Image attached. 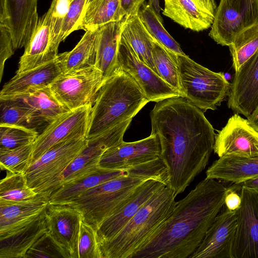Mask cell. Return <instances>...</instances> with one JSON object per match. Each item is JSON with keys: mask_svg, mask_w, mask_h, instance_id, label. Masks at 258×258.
<instances>
[{"mask_svg": "<svg viewBox=\"0 0 258 258\" xmlns=\"http://www.w3.org/2000/svg\"><path fill=\"white\" fill-rule=\"evenodd\" d=\"M206 178L239 184L258 177V155L226 156L215 161Z\"/></svg>", "mask_w": 258, "mask_h": 258, "instance_id": "cell-23", "label": "cell"}, {"mask_svg": "<svg viewBox=\"0 0 258 258\" xmlns=\"http://www.w3.org/2000/svg\"><path fill=\"white\" fill-rule=\"evenodd\" d=\"M213 151L219 157L258 155V131L235 113L215 135Z\"/></svg>", "mask_w": 258, "mask_h": 258, "instance_id": "cell-13", "label": "cell"}, {"mask_svg": "<svg viewBox=\"0 0 258 258\" xmlns=\"http://www.w3.org/2000/svg\"><path fill=\"white\" fill-rule=\"evenodd\" d=\"M96 35V30L85 31L72 50L58 54L62 73L95 66Z\"/></svg>", "mask_w": 258, "mask_h": 258, "instance_id": "cell-29", "label": "cell"}, {"mask_svg": "<svg viewBox=\"0 0 258 258\" xmlns=\"http://www.w3.org/2000/svg\"><path fill=\"white\" fill-rule=\"evenodd\" d=\"M8 97L22 100L36 112L42 123L49 124L69 111L56 99L50 86Z\"/></svg>", "mask_w": 258, "mask_h": 258, "instance_id": "cell-30", "label": "cell"}, {"mask_svg": "<svg viewBox=\"0 0 258 258\" xmlns=\"http://www.w3.org/2000/svg\"><path fill=\"white\" fill-rule=\"evenodd\" d=\"M228 47L236 72L258 51V23L237 34Z\"/></svg>", "mask_w": 258, "mask_h": 258, "instance_id": "cell-34", "label": "cell"}, {"mask_svg": "<svg viewBox=\"0 0 258 258\" xmlns=\"http://www.w3.org/2000/svg\"><path fill=\"white\" fill-rule=\"evenodd\" d=\"M240 186H245L253 190L258 195V177L238 184Z\"/></svg>", "mask_w": 258, "mask_h": 258, "instance_id": "cell-48", "label": "cell"}, {"mask_svg": "<svg viewBox=\"0 0 258 258\" xmlns=\"http://www.w3.org/2000/svg\"><path fill=\"white\" fill-rule=\"evenodd\" d=\"M228 190L216 179L201 181L132 258H189L221 212Z\"/></svg>", "mask_w": 258, "mask_h": 258, "instance_id": "cell-2", "label": "cell"}, {"mask_svg": "<svg viewBox=\"0 0 258 258\" xmlns=\"http://www.w3.org/2000/svg\"><path fill=\"white\" fill-rule=\"evenodd\" d=\"M87 144L86 136H77L51 148L32 163L25 172L28 186L37 194L45 192Z\"/></svg>", "mask_w": 258, "mask_h": 258, "instance_id": "cell-7", "label": "cell"}, {"mask_svg": "<svg viewBox=\"0 0 258 258\" xmlns=\"http://www.w3.org/2000/svg\"><path fill=\"white\" fill-rule=\"evenodd\" d=\"M33 143L14 148L0 147L2 170L13 173H25L31 162Z\"/></svg>", "mask_w": 258, "mask_h": 258, "instance_id": "cell-36", "label": "cell"}, {"mask_svg": "<svg viewBox=\"0 0 258 258\" xmlns=\"http://www.w3.org/2000/svg\"><path fill=\"white\" fill-rule=\"evenodd\" d=\"M240 187L233 258H258V195L250 188Z\"/></svg>", "mask_w": 258, "mask_h": 258, "instance_id": "cell-12", "label": "cell"}, {"mask_svg": "<svg viewBox=\"0 0 258 258\" xmlns=\"http://www.w3.org/2000/svg\"><path fill=\"white\" fill-rule=\"evenodd\" d=\"M12 39L9 30L0 24V80L2 79L6 61L14 53Z\"/></svg>", "mask_w": 258, "mask_h": 258, "instance_id": "cell-43", "label": "cell"}, {"mask_svg": "<svg viewBox=\"0 0 258 258\" xmlns=\"http://www.w3.org/2000/svg\"><path fill=\"white\" fill-rule=\"evenodd\" d=\"M138 14L155 42L170 52L185 55L179 44L164 27L162 18L157 14L148 3L145 2L141 6Z\"/></svg>", "mask_w": 258, "mask_h": 258, "instance_id": "cell-32", "label": "cell"}, {"mask_svg": "<svg viewBox=\"0 0 258 258\" xmlns=\"http://www.w3.org/2000/svg\"><path fill=\"white\" fill-rule=\"evenodd\" d=\"M58 54L50 43V12L39 17L35 29L20 57L16 74H20L55 59Z\"/></svg>", "mask_w": 258, "mask_h": 258, "instance_id": "cell-21", "label": "cell"}, {"mask_svg": "<svg viewBox=\"0 0 258 258\" xmlns=\"http://www.w3.org/2000/svg\"><path fill=\"white\" fill-rule=\"evenodd\" d=\"M176 196L167 185L156 192L115 236L100 243L103 258H132L171 215Z\"/></svg>", "mask_w": 258, "mask_h": 258, "instance_id": "cell-5", "label": "cell"}, {"mask_svg": "<svg viewBox=\"0 0 258 258\" xmlns=\"http://www.w3.org/2000/svg\"><path fill=\"white\" fill-rule=\"evenodd\" d=\"M257 23L258 0H220L209 35L229 46L237 34Z\"/></svg>", "mask_w": 258, "mask_h": 258, "instance_id": "cell-9", "label": "cell"}, {"mask_svg": "<svg viewBox=\"0 0 258 258\" xmlns=\"http://www.w3.org/2000/svg\"><path fill=\"white\" fill-rule=\"evenodd\" d=\"M149 101L136 82L119 69L102 83L92 105L86 138L133 118Z\"/></svg>", "mask_w": 258, "mask_h": 258, "instance_id": "cell-4", "label": "cell"}, {"mask_svg": "<svg viewBox=\"0 0 258 258\" xmlns=\"http://www.w3.org/2000/svg\"><path fill=\"white\" fill-rule=\"evenodd\" d=\"M161 149L157 135L133 142H122L105 151L99 167L115 170L130 168L160 158Z\"/></svg>", "mask_w": 258, "mask_h": 258, "instance_id": "cell-15", "label": "cell"}, {"mask_svg": "<svg viewBox=\"0 0 258 258\" xmlns=\"http://www.w3.org/2000/svg\"><path fill=\"white\" fill-rule=\"evenodd\" d=\"M117 69L128 74L136 82L149 102H157L168 98L180 96L174 89L139 59L131 46L120 36Z\"/></svg>", "mask_w": 258, "mask_h": 258, "instance_id": "cell-10", "label": "cell"}, {"mask_svg": "<svg viewBox=\"0 0 258 258\" xmlns=\"http://www.w3.org/2000/svg\"><path fill=\"white\" fill-rule=\"evenodd\" d=\"M236 211L226 209L217 216L202 241L189 258H233Z\"/></svg>", "mask_w": 258, "mask_h": 258, "instance_id": "cell-17", "label": "cell"}, {"mask_svg": "<svg viewBox=\"0 0 258 258\" xmlns=\"http://www.w3.org/2000/svg\"><path fill=\"white\" fill-rule=\"evenodd\" d=\"M249 123L258 131V104L252 112L247 117Z\"/></svg>", "mask_w": 258, "mask_h": 258, "instance_id": "cell-47", "label": "cell"}, {"mask_svg": "<svg viewBox=\"0 0 258 258\" xmlns=\"http://www.w3.org/2000/svg\"><path fill=\"white\" fill-rule=\"evenodd\" d=\"M38 135L34 128L21 125L0 124L1 147L14 148L32 144Z\"/></svg>", "mask_w": 258, "mask_h": 258, "instance_id": "cell-38", "label": "cell"}, {"mask_svg": "<svg viewBox=\"0 0 258 258\" xmlns=\"http://www.w3.org/2000/svg\"><path fill=\"white\" fill-rule=\"evenodd\" d=\"M172 54L178 69L180 97L203 112L217 109L228 96L231 87L223 73L213 72L186 54Z\"/></svg>", "mask_w": 258, "mask_h": 258, "instance_id": "cell-6", "label": "cell"}, {"mask_svg": "<svg viewBox=\"0 0 258 258\" xmlns=\"http://www.w3.org/2000/svg\"><path fill=\"white\" fill-rule=\"evenodd\" d=\"M87 0H73L66 15L60 33L61 42L72 32L79 30L84 14Z\"/></svg>", "mask_w": 258, "mask_h": 258, "instance_id": "cell-42", "label": "cell"}, {"mask_svg": "<svg viewBox=\"0 0 258 258\" xmlns=\"http://www.w3.org/2000/svg\"><path fill=\"white\" fill-rule=\"evenodd\" d=\"M77 258H103L97 230L82 220Z\"/></svg>", "mask_w": 258, "mask_h": 258, "instance_id": "cell-39", "label": "cell"}, {"mask_svg": "<svg viewBox=\"0 0 258 258\" xmlns=\"http://www.w3.org/2000/svg\"><path fill=\"white\" fill-rule=\"evenodd\" d=\"M62 73L57 56L53 60L16 74L3 86L0 98L18 95L49 86Z\"/></svg>", "mask_w": 258, "mask_h": 258, "instance_id": "cell-22", "label": "cell"}, {"mask_svg": "<svg viewBox=\"0 0 258 258\" xmlns=\"http://www.w3.org/2000/svg\"><path fill=\"white\" fill-rule=\"evenodd\" d=\"M151 179L167 184V168L161 158L134 166L128 175L101 184L64 205L80 211L83 219L97 230L133 198L144 182Z\"/></svg>", "mask_w": 258, "mask_h": 258, "instance_id": "cell-3", "label": "cell"}, {"mask_svg": "<svg viewBox=\"0 0 258 258\" xmlns=\"http://www.w3.org/2000/svg\"><path fill=\"white\" fill-rule=\"evenodd\" d=\"M47 231L45 209L31 223L0 238V258H25L28 250Z\"/></svg>", "mask_w": 258, "mask_h": 258, "instance_id": "cell-27", "label": "cell"}, {"mask_svg": "<svg viewBox=\"0 0 258 258\" xmlns=\"http://www.w3.org/2000/svg\"><path fill=\"white\" fill-rule=\"evenodd\" d=\"M68 258L64 251L54 242L47 231L28 250L25 258Z\"/></svg>", "mask_w": 258, "mask_h": 258, "instance_id": "cell-41", "label": "cell"}, {"mask_svg": "<svg viewBox=\"0 0 258 258\" xmlns=\"http://www.w3.org/2000/svg\"><path fill=\"white\" fill-rule=\"evenodd\" d=\"M73 0H52L50 12V43L54 52L58 54L60 33L63 20Z\"/></svg>", "mask_w": 258, "mask_h": 258, "instance_id": "cell-40", "label": "cell"}, {"mask_svg": "<svg viewBox=\"0 0 258 258\" xmlns=\"http://www.w3.org/2000/svg\"><path fill=\"white\" fill-rule=\"evenodd\" d=\"M150 115L151 134L159 137L167 168V186L177 196L208 164L214 128L202 110L180 96L156 102Z\"/></svg>", "mask_w": 258, "mask_h": 258, "instance_id": "cell-1", "label": "cell"}, {"mask_svg": "<svg viewBox=\"0 0 258 258\" xmlns=\"http://www.w3.org/2000/svg\"><path fill=\"white\" fill-rule=\"evenodd\" d=\"M208 11L214 16L217 9L215 0H198Z\"/></svg>", "mask_w": 258, "mask_h": 258, "instance_id": "cell-46", "label": "cell"}, {"mask_svg": "<svg viewBox=\"0 0 258 258\" xmlns=\"http://www.w3.org/2000/svg\"><path fill=\"white\" fill-rule=\"evenodd\" d=\"M92 106L89 104L68 111L48 124L33 143L31 164L61 142L75 137H86Z\"/></svg>", "mask_w": 258, "mask_h": 258, "instance_id": "cell-11", "label": "cell"}, {"mask_svg": "<svg viewBox=\"0 0 258 258\" xmlns=\"http://www.w3.org/2000/svg\"><path fill=\"white\" fill-rule=\"evenodd\" d=\"M97 0H87V4L86 8L90 4H92L93 3L95 2Z\"/></svg>", "mask_w": 258, "mask_h": 258, "instance_id": "cell-50", "label": "cell"}, {"mask_svg": "<svg viewBox=\"0 0 258 258\" xmlns=\"http://www.w3.org/2000/svg\"><path fill=\"white\" fill-rule=\"evenodd\" d=\"M38 194L28 185L25 173L7 172L0 182V204L26 201Z\"/></svg>", "mask_w": 258, "mask_h": 258, "instance_id": "cell-35", "label": "cell"}, {"mask_svg": "<svg viewBox=\"0 0 258 258\" xmlns=\"http://www.w3.org/2000/svg\"><path fill=\"white\" fill-rule=\"evenodd\" d=\"M0 124L21 125L29 127L42 123L36 112L14 97L0 98Z\"/></svg>", "mask_w": 258, "mask_h": 258, "instance_id": "cell-33", "label": "cell"}, {"mask_svg": "<svg viewBox=\"0 0 258 258\" xmlns=\"http://www.w3.org/2000/svg\"><path fill=\"white\" fill-rule=\"evenodd\" d=\"M123 18L121 12V0H97L86 8L79 30H96Z\"/></svg>", "mask_w": 258, "mask_h": 258, "instance_id": "cell-31", "label": "cell"}, {"mask_svg": "<svg viewBox=\"0 0 258 258\" xmlns=\"http://www.w3.org/2000/svg\"><path fill=\"white\" fill-rule=\"evenodd\" d=\"M166 186L164 182L151 179L144 182L133 198L105 220L97 230L100 243L115 236L156 192Z\"/></svg>", "mask_w": 258, "mask_h": 258, "instance_id": "cell-19", "label": "cell"}, {"mask_svg": "<svg viewBox=\"0 0 258 258\" xmlns=\"http://www.w3.org/2000/svg\"><path fill=\"white\" fill-rule=\"evenodd\" d=\"M146 0H121V12L123 17L137 14Z\"/></svg>", "mask_w": 258, "mask_h": 258, "instance_id": "cell-45", "label": "cell"}, {"mask_svg": "<svg viewBox=\"0 0 258 258\" xmlns=\"http://www.w3.org/2000/svg\"><path fill=\"white\" fill-rule=\"evenodd\" d=\"M131 168L122 170L100 167L94 172L75 181L63 184L51 192L48 196L49 203L64 205L101 184L119 176L128 175Z\"/></svg>", "mask_w": 258, "mask_h": 258, "instance_id": "cell-26", "label": "cell"}, {"mask_svg": "<svg viewBox=\"0 0 258 258\" xmlns=\"http://www.w3.org/2000/svg\"><path fill=\"white\" fill-rule=\"evenodd\" d=\"M120 38L133 48L139 59L158 75L152 55L154 43L138 13L126 16L122 26Z\"/></svg>", "mask_w": 258, "mask_h": 258, "instance_id": "cell-28", "label": "cell"}, {"mask_svg": "<svg viewBox=\"0 0 258 258\" xmlns=\"http://www.w3.org/2000/svg\"><path fill=\"white\" fill-rule=\"evenodd\" d=\"M48 203V195L43 193L26 201L0 204V238L31 223L44 211Z\"/></svg>", "mask_w": 258, "mask_h": 258, "instance_id": "cell-20", "label": "cell"}, {"mask_svg": "<svg viewBox=\"0 0 258 258\" xmlns=\"http://www.w3.org/2000/svg\"><path fill=\"white\" fill-rule=\"evenodd\" d=\"M258 104V51L235 72L227 105L247 117Z\"/></svg>", "mask_w": 258, "mask_h": 258, "instance_id": "cell-18", "label": "cell"}, {"mask_svg": "<svg viewBox=\"0 0 258 258\" xmlns=\"http://www.w3.org/2000/svg\"><path fill=\"white\" fill-rule=\"evenodd\" d=\"M125 17L120 21L105 24L96 29L95 66L101 71L104 81L116 70L120 33Z\"/></svg>", "mask_w": 258, "mask_h": 258, "instance_id": "cell-25", "label": "cell"}, {"mask_svg": "<svg viewBox=\"0 0 258 258\" xmlns=\"http://www.w3.org/2000/svg\"><path fill=\"white\" fill-rule=\"evenodd\" d=\"M153 58L159 75L174 89L180 96L181 88L176 63L170 52L154 42Z\"/></svg>", "mask_w": 258, "mask_h": 258, "instance_id": "cell-37", "label": "cell"}, {"mask_svg": "<svg viewBox=\"0 0 258 258\" xmlns=\"http://www.w3.org/2000/svg\"><path fill=\"white\" fill-rule=\"evenodd\" d=\"M38 0H0V24L9 30L14 49L25 47L38 21Z\"/></svg>", "mask_w": 258, "mask_h": 258, "instance_id": "cell-16", "label": "cell"}, {"mask_svg": "<svg viewBox=\"0 0 258 258\" xmlns=\"http://www.w3.org/2000/svg\"><path fill=\"white\" fill-rule=\"evenodd\" d=\"M103 81L101 71L93 66L62 73L49 86L59 103L73 110L93 105Z\"/></svg>", "mask_w": 258, "mask_h": 258, "instance_id": "cell-8", "label": "cell"}, {"mask_svg": "<svg viewBox=\"0 0 258 258\" xmlns=\"http://www.w3.org/2000/svg\"><path fill=\"white\" fill-rule=\"evenodd\" d=\"M239 189L237 186L228 187L225 199L224 205L230 211H236L241 204V196L236 192Z\"/></svg>", "mask_w": 258, "mask_h": 258, "instance_id": "cell-44", "label": "cell"}, {"mask_svg": "<svg viewBox=\"0 0 258 258\" xmlns=\"http://www.w3.org/2000/svg\"><path fill=\"white\" fill-rule=\"evenodd\" d=\"M162 14L186 29L200 32L211 27L214 16L198 0H164Z\"/></svg>", "mask_w": 258, "mask_h": 258, "instance_id": "cell-24", "label": "cell"}, {"mask_svg": "<svg viewBox=\"0 0 258 258\" xmlns=\"http://www.w3.org/2000/svg\"><path fill=\"white\" fill-rule=\"evenodd\" d=\"M148 4L153 8L157 14L161 18L160 16L161 8L159 5V0H148Z\"/></svg>", "mask_w": 258, "mask_h": 258, "instance_id": "cell-49", "label": "cell"}, {"mask_svg": "<svg viewBox=\"0 0 258 258\" xmlns=\"http://www.w3.org/2000/svg\"><path fill=\"white\" fill-rule=\"evenodd\" d=\"M47 233L68 258H77L82 215L67 205L48 203L45 209Z\"/></svg>", "mask_w": 258, "mask_h": 258, "instance_id": "cell-14", "label": "cell"}]
</instances>
